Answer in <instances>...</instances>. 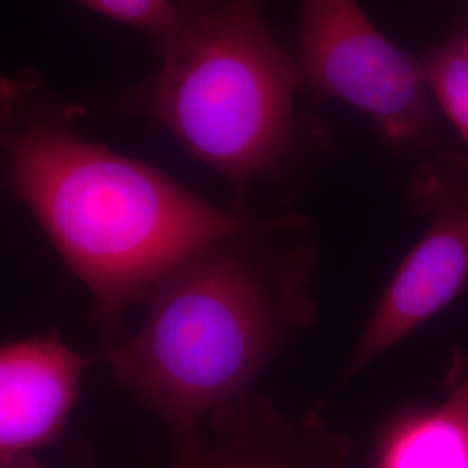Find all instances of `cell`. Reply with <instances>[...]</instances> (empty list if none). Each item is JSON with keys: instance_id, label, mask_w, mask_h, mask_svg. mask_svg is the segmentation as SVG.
<instances>
[{"instance_id": "cell-1", "label": "cell", "mask_w": 468, "mask_h": 468, "mask_svg": "<svg viewBox=\"0 0 468 468\" xmlns=\"http://www.w3.org/2000/svg\"><path fill=\"white\" fill-rule=\"evenodd\" d=\"M79 108L32 69L0 79V150L9 185L123 338L127 311L187 255L266 214L220 208L144 162L82 134Z\"/></svg>"}, {"instance_id": "cell-2", "label": "cell", "mask_w": 468, "mask_h": 468, "mask_svg": "<svg viewBox=\"0 0 468 468\" xmlns=\"http://www.w3.org/2000/svg\"><path fill=\"white\" fill-rule=\"evenodd\" d=\"M318 245L307 218L266 216L201 247L148 292L141 328L100 356L177 442L255 392L314 323Z\"/></svg>"}, {"instance_id": "cell-3", "label": "cell", "mask_w": 468, "mask_h": 468, "mask_svg": "<svg viewBox=\"0 0 468 468\" xmlns=\"http://www.w3.org/2000/svg\"><path fill=\"white\" fill-rule=\"evenodd\" d=\"M174 30L153 42L156 71L117 102L150 118L216 170L234 207L288 167L301 146L295 56L272 34L261 0H176Z\"/></svg>"}, {"instance_id": "cell-4", "label": "cell", "mask_w": 468, "mask_h": 468, "mask_svg": "<svg viewBox=\"0 0 468 468\" xmlns=\"http://www.w3.org/2000/svg\"><path fill=\"white\" fill-rule=\"evenodd\" d=\"M295 59L316 102L349 104L398 150L429 144L435 102L425 65L385 37L359 0H302Z\"/></svg>"}, {"instance_id": "cell-5", "label": "cell", "mask_w": 468, "mask_h": 468, "mask_svg": "<svg viewBox=\"0 0 468 468\" xmlns=\"http://www.w3.org/2000/svg\"><path fill=\"white\" fill-rule=\"evenodd\" d=\"M408 201L427 228L359 334L344 385L448 307L468 283V154L439 153L415 172Z\"/></svg>"}, {"instance_id": "cell-6", "label": "cell", "mask_w": 468, "mask_h": 468, "mask_svg": "<svg viewBox=\"0 0 468 468\" xmlns=\"http://www.w3.org/2000/svg\"><path fill=\"white\" fill-rule=\"evenodd\" d=\"M207 423L212 437L179 444L174 468H342L349 452L316 413L290 417L259 392Z\"/></svg>"}, {"instance_id": "cell-7", "label": "cell", "mask_w": 468, "mask_h": 468, "mask_svg": "<svg viewBox=\"0 0 468 468\" xmlns=\"http://www.w3.org/2000/svg\"><path fill=\"white\" fill-rule=\"evenodd\" d=\"M89 365L90 357L56 335L0 347V460L32 456L54 441Z\"/></svg>"}, {"instance_id": "cell-8", "label": "cell", "mask_w": 468, "mask_h": 468, "mask_svg": "<svg viewBox=\"0 0 468 468\" xmlns=\"http://www.w3.org/2000/svg\"><path fill=\"white\" fill-rule=\"evenodd\" d=\"M369 468H468V352H456L435 404L387 423Z\"/></svg>"}, {"instance_id": "cell-9", "label": "cell", "mask_w": 468, "mask_h": 468, "mask_svg": "<svg viewBox=\"0 0 468 468\" xmlns=\"http://www.w3.org/2000/svg\"><path fill=\"white\" fill-rule=\"evenodd\" d=\"M425 75L435 106L448 117L468 148V56L452 38L425 59Z\"/></svg>"}, {"instance_id": "cell-10", "label": "cell", "mask_w": 468, "mask_h": 468, "mask_svg": "<svg viewBox=\"0 0 468 468\" xmlns=\"http://www.w3.org/2000/svg\"><path fill=\"white\" fill-rule=\"evenodd\" d=\"M118 23L143 30L151 42L167 37L177 23L176 0H77Z\"/></svg>"}, {"instance_id": "cell-11", "label": "cell", "mask_w": 468, "mask_h": 468, "mask_svg": "<svg viewBox=\"0 0 468 468\" xmlns=\"http://www.w3.org/2000/svg\"><path fill=\"white\" fill-rule=\"evenodd\" d=\"M0 468H44L32 456H21L13 460H0Z\"/></svg>"}, {"instance_id": "cell-12", "label": "cell", "mask_w": 468, "mask_h": 468, "mask_svg": "<svg viewBox=\"0 0 468 468\" xmlns=\"http://www.w3.org/2000/svg\"><path fill=\"white\" fill-rule=\"evenodd\" d=\"M456 42H458V46H460L462 50H463V52L468 56V25L467 30H465L463 34L460 35V37H456Z\"/></svg>"}]
</instances>
